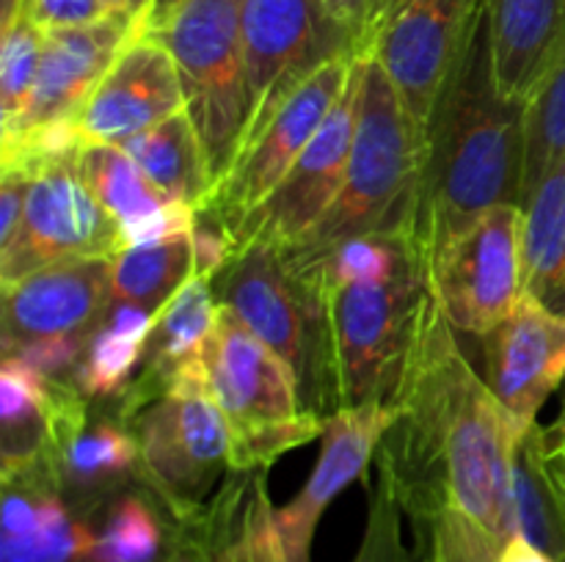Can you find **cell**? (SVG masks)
I'll return each instance as SVG.
<instances>
[{"instance_id":"1","label":"cell","mask_w":565,"mask_h":562,"mask_svg":"<svg viewBox=\"0 0 565 562\" xmlns=\"http://www.w3.org/2000/svg\"><path fill=\"white\" fill-rule=\"evenodd\" d=\"M392 408L375 455L406 516L423 521L450 507L500 545L513 538V452L527 428L467 361L434 292Z\"/></svg>"},{"instance_id":"2","label":"cell","mask_w":565,"mask_h":562,"mask_svg":"<svg viewBox=\"0 0 565 562\" xmlns=\"http://www.w3.org/2000/svg\"><path fill=\"white\" fill-rule=\"evenodd\" d=\"M524 110L502 97L486 11L452 69L425 132V160L408 235L425 259L500 204L522 207Z\"/></svg>"},{"instance_id":"3","label":"cell","mask_w":565,"mask_h":562,"mask_svg":"<svg viewBox=\"0 0 565 562\" xmlns=\"http://www.w3.org/2000/svg\"><path fill=\"white\" fill-rule=\"evenodd\" d=\"M307 292L320 309L307 411L326 419L370 402L395 406L430 298L423 251L414 248L386 281L307 287Z\"/></svg>"},{"instance_id":"4","label":"cell","mask_w":565,"mask_h":562,"mask_svg":"<svg viewBox=\"0 0 565 562\" xmlns=\"http://www.w3.org/2000/svg\"><path fill=\"white\" fill-rule=\"evenodd\" d=\"M425 143L395 86L370 55H362L359 125L345 185L326 218L285 251L296 275L318 268L337 246L375 231H401L414 207Z\"/></svg>"},{"instance_id":"5","label":"cell","mask_w":565,"mask_h":562,"mask_svg":"<svg viewBox=\"0 0 565 562\" xmlns=\"http://www.w3.org/2000/svg\"><path fill=\"white\" fill-rule=\"evenodd\" d=\"M202 361L230 424V472L268 468L285 452L320 439L323 419L303 406L296 369L224 303H218Z\"/></svg>"},{"instance_id":"6","label":"cell","mask_w":565,"mask_h":562,"mask_svg":"<svg viewBox=\"0 0 565 562\" xmlns=\"http://www.w3.org/2000/svg\"><path fill=\"white\" fill-rule=\"evenodd\" d=\"M243 9L246 0H182L149 28L180 72L185 110L207 154L213 187L232 165L248 119L243 72Z\"/></svg>"},{"instance_id":"7","label":"cell","mask_w":565,"mask_h":562,"mask_svg":"<svg viewBox=\"0 0 565 562\" xmlns=\"http://www.w3.org/2000/svg\"><path fill=\"white\" fill-rule=\"evenodd\" d=\"M138 441V474L171 518L202 505L230 472V424L210 391L202 353L182 361L163 389L121 417Z\"/></svg>"},{"instance_id":"8","label":"cell","mask_w":565,"mask_h":562,"mask_svg":"<svg viewBox=\"0 0 565 562\" xmlns=\"http://www.w3.org/2000/svg\"><path fill=\"white\" fill-rule=\"evenodd\" d=\"M356 58L359 55L345 50L315 66L268 116L263 130L241 143L226 174L199 209L213 213L235 235L237 226L279 187L326 116L340 102L356 69Z\"/></svg>"},{"instance_id":"9","label":"cell","mask_w":565,"mask_h":562,"mask_svg":"<svg viewBox=\"0 0 565 562\" xmlns=\"http://www.w3.org/2000/svg\"><path fill=\"white\" fill-rule=\"evenodd\" d=\"M483 11L486 0H386L375 17L362 55L386 72L423 143Z\"/></svg>"},{"instance_id":"10","label":"cell","mask_w":565,"mask_h":562,"mask_svg":"<svg viewBox=\"0 0 565 562\" xmlns=\"http://www.w3.org/2000/svg\"><path fill=\"white\" fill-rule=\"evenodd\" d=\"M522 220L519 204L486 209L428 259V281L450 325L486 336L522 298Z\"/></svg>"},{"instance_id":"11","label":"cell","mask_w":565,"mask_h":562,"mask_svg":"<svg viewBox=\"0 0 565 562\" xmlns=\"http://www.w3.org/2000/svg\"><path fill=\"white\" fill-rule=\"evenodd\" d=\"M77 158L47 160L31 171L25 213L14 240L0 248V281L66 259H114L121 253L119 224L83 182Z\"/></svg>"},{"instance_id":"12","label":"cell","mask_w":565,"mask_h":562,"mask_svg":"<svg viewBox=\"0 0 565 562\" xmlns=\"http://www.w3.org/2000/svg\"><path fill=\"white\" fill-rule=\"evenodd\" d=\"M345 50H351V44L331 22L323 0H246L243 72L248 119L241 143L263 130L268 116L315 66Z\"/></svg>"},{"instance_id":"13","label":"cell","mask_w":565,"mask_h":562,"mask_svg":"<svg viewBox=\"0 0 565 562\" xmlns=\"http://www.w3.org/2000/svg\"><path fill=\"white\" fill-rule=\"evenodd\" d=\"M213 290L215 301L230 306L248 331L296 369L307 406L318 356L320 309L287 268L285 251L265 240L246 242L215 275Z\"/></svg>"},{"instance_id":"14","label":"cell","mask_w":565,"mask_h":562,"mask_svg":"<svg viewBox=\"0 0 565 562\" xmlns=\"http://www.w3.org/2000/svg\"><path fill=\"white\" fill-rule=\"evenodd\" d=\"M362 97V55L356 58L351 83L320 130L303 149L274 193L235 229L237 248L252 240L290 251L326 218L345 185L348 160L359 125Z\"/></svg>"},{"instance_id":"15","label":"cell","mask_w":565,"mask_h":562,"mask_svg":"<svg viewBox=\"0 0 565 562\" xmlns=\"http://www.w3.org/2000/svg\"><path fill=\"white\" fill-rule=\"evenodd\" d=\"M166 562H290L265 468L230 472L213 496L174 516Z\"/></svg>"},{"instance_id":"16","label":"cell","mask_w":565,"mask_h":562,"mask_svg":"<svg viewBox=\"0 0 565 562\" xmlns=\"http://www.w3.org/2000/svg\"><path fill=\"white\" fill-rule=\"evenodd\" d=\"M180 110L185 91L174 58L158 39L138 31L72 121L83 147H121Z\"/></svg>"},{"instance_id":"17","label":"cell","mask_w":565,"mask_h":562,"mask_svg":"<svg viewBox=\"0 0 565 562\" xmlns=\"http://www.w3.org/2000/svg\"><path fill=\"white\" fill-rule=\"evenodd\" d=\"M486 383L524 428L565 378V314L522 292L516 309L483 336Z\"/></svg>"},{"instance_id":"18","label":"cell","mask_w":565,"mask_h":562,"mask_svg":"<svg viewBox=\"0 0 565 562\" xmlns=\"http://www.w3.org/2000/svg\"><path fill=\"white\" fill-rule=\"evenodd\" d=\"M392 419H395V408L381 406V402L342 408L323 419L320 455L307 485L298 490L290 505L276 507V523H279L287 560L312 562V540L320 518L353 479L367 472Z\"/></svg>"},{"instance_id":"19","label":"cell","mask_w":565,"mask_h":562,"mask_svg":"<svg viewBox=\"0 0 565 562\" xmlns=\"http://www.w3.org/2000/svg\"><path fill=\"white\" fill-rule=\"evenodd\" d=\"M114 259H66L3 287L6 353L47 336L92 334L110 309Z\"/></svg>"},{"instance_id":"20","label":"cell","mask_w":565,"mask_h":562,"mask_svg":"<svg viewBox=\"0 0 565 562\" xmlns=\"http://www.w3.org/2000/svg\"><path fill=\"white\" fill-rule=\"evenodd\" d=\"M138 33V20L130 14H110L94 25L66 28L44 33L42 61H39L36 88L25 116L0 141L17 138L20 132L75 119L94 88L99 86L116 55Z\"/></svg>"},{"instance_id":"21","label":"cell","mask_w":565,"mask_h":562,"mask_svg":"<svg viewBox=\"0 0 565 562\" xmlns=\"http://www.w3.org/2000/svg\"><path fill=\"white\" fill-rule=\"evenodd\" d=\"M486 20L497 88L527 105L565 44V0H486Z\"/></svg>"},{"instance_id":"22","label":"cell","mask_w":565,"mask_h":562,"mask_svg":"<svg viewBox=\"0 0 565 562\" xmlns=\"http://www.w3.org/2000/svg\"><path fill=\"white\" fill-rule=\"evenodd\" d=\"M121 149L169 202L191 204L199 209L213 193L207 154L188 110L138 132L121 143Z\"/></svg>"},{"instance_id":"23","label":"cell","mask_w":565,"mask_h":562,"mask_svg":"<svg viewBox=\"0 0 565 562\" xmlns=\"http://www.w3.org/2000/svg\"><path fill=\"white\" fill-rule=\"evenodd\" d=\"M522 292L565 314V160L522 204Z\"/></svg>"},{"instance_id":"24","label":"cell","mask_w":565,"mask_h":562,"mask_svg":"<svg viewBox=\"0 0 565 562\" xmlns=\"http://www.w3.org/2000/svg\"><path fill=\"white\" fill-rule=\"evenodd\" d=\"M154 314L130 303H114L105 314V325L94 331L86 353L75 367V383L88 400L121 395L132 369L143 361Z\"/></svg>"},{"instance_id":"25","label":"cell","mask_w":565,"mask_h":562,"mask_svg":"<svg viewBox=\"0 0 565 562\" xmlns=\"http://www.w3.org/2000/svg\"><path fill=\"white\" fill-rule=\"evenodd\" d=\"M544 428L533 424L513 452V512L516 534L544 549L555 560L565 554V512L544 463Z\"/></svg>"},{"instance_id":"26","label":"cell","mask_w":565,"mask_h":562,"mask_svg":"<svg viewBox=\"0 0 565 562\" xmlns=\"http://www.w3.org/2000/svg\"><path fill=\"white\" fill-rule=\"evenodd\" d=\"M191 275V235L125 248L110 262V303H130L158 314Z\"/></svg>"},{"instance_id":"27","label":"cell","mask_w":565,"mask_h":562,"mask_svg":"<svg viewBox=\"0 0 565 562\" xmlns=\"http://www.w3.org/2000/svg\"><path fill=\"white\" fill-rule=\"evenodd\" d=\"M138 441L121 419L86 424L61 455V488L81 496L105 494L110 485L138 472Z\"/></svg>"},{"instance_id":"28","label":"cell","mask_w":565,"mask_h":562,"mask_svg":"<svg viewBox=\"0 0 565 562\" xmlns=\"http://www.w3.org/2000/svg\"><path fill=\"white\" fill-rule=\"evenodd\" d=\"M77 169L94 198L119 224V240L121 231L141 224L169 202L121 147H83Z\"/></svg>"},{"instance_id":"29","label":"cell","mask_w":565,"mask_h":562,"mask_svg":"<svg viewBox=\"0 0 565 562\" xmlns=\"http://www.w3.org/2000/svg\"><path fill=\"white\" fill-rule=\"evenodd\" d=\"M561 160H565V44L524 110L522 204Z\"/></svg>"},{"instance_id":"30","label":"cell","mask_w":565,"mask_h":562,"mask_svg":"<svg viewBox=\"0 0 565 562\" xmlns=\"http://www.w3.org/2000/svg\"><path fill=\"white\" fill-rule=\"evenodd\" d=\"M94 529L47 490L31 532L0 538V562H88Z\"/></svg>"},{"instance_id":"31","label":"cell","mask_w":565,"mask_h":562,"mask_svg":"<svg viewBox=\"0 0 565 562\" xmlns=\"http://www.w3.org/2000/svg\"><path fill=\"white\" fill-rule=\"evenodd\" d=\"M171 538L143 496L125 494L110 505L105 523L94 529L88 562H160Z\"/></svg>"},{"instance_id":"32","label":"cell","mask_w":565,"mask_h":562,"mask_svg":"<svg viewBox=\"0 0 565 562\" xmlns=\"http://www.w3.org/2000/svg\"><path fill=\"white\" fill-rule=\"evenodd\" d=\"M42 47L44 31L25 14L3 28V47H0V110H3L0 127H3V136L20 125L31 105Z\"/></svg>"},{"instance_id":"33","label":"cell","mask_w":565,"mask_h":562,"mask_svg":"<svg viewBox=\"0 0 565 562\" xmlns=\"http://www.w3.org/2000/svg\"><path fill=\"white\" fill-rule=\"evenodd\" d=\"M406 518L395 490L379 477L375 488L370 490L367 523L353 562H430L423 534L414 532L417 534L414 545L406 540Z\"/></svg>"},{"instance_id":"34","label":"cell","mask_w":565,"mask_h":562,"mask_svg":"<svg viewBox=\"0 0 565 562\" xmlns=\"http://www.w3.org/2000/svg\"><path fill=\"white\" fill-rule=\"evenodd\" d=\"M412 527L423 534L430 562H497L500 543L450 507L423 521H412Z\"/></svg>"},{"instance_id":"35","label":"cell","mask_w":565,"mask_h":562,"mask_svg":"<svg viewBox=\"0 0 565 562\" xmlns=\"http://www.w3.org/2000/svg\"><path fill=\"white\" fill-rule=\"evenodd\" d=\"M191 242L193 275H204V279H215L237 253V242L230 226L221 218H215L213 213H207V209H196Z\"/></svg>"},{"instance_id":"36","label":"cell","mask_w":565,"mask_h":562,"mask_svg":"<svg viewBox=\"0 0 565 562\" xmlns=\"http://www.w3.org/2000/svg\"><path fill=\"white\" fill-rule=\"evenodd\" d=\"M22 14L36 22L44 33L66 31V28L94 25L110 14H119L108 0H25Z\"/></svg>"},{"instance_id":"37","label":"cell","mask_w":565,"mask_h":562,"mask_svg":"<svg viewBox=\"0 0 565 562\" xmlns=\"http://www.w3.org/2000/svg\"><path fill=\"white\" fill-rule=\"evenodd\" d=\"M92 334H66V336H47V339L28 342V345L17 347V350L6 353V356H17L33 369L44 375L58 378L64 369H72L81 364L83 353H86Z\"/></svg>"},{"instance_id":"38","label":"cell","mask_w":565,"mask_h":562,"mask_svg":"<svg viewBox=\"0 0 565 562\" xmlns=\"http://www.w3.org/2000/svg\"><path fill=\"white\" fill-rule=\"evenodd\" d=\"M384 3L386 0H323L331 22L340 28L356 55L364 53V44H367L375 17L384 9Z\"/></svg>"},{"instance_id":"39","label":"cell","mask_w":565,"mask_h":562,"mask_svg":"<svg viewBox=\"0 0 565 562\" xmlns=\"http://www.w3.org/2000/svg\"><path fill=\"white\" fill-rule=\"evenodd\" d=\"M497 562H557L555 556L546 554L535 543H530L524 534H513L497 551Z\"/></svg>"},{"instance_id":"40","label":"cell","mask_w":565,"mask_h":562,"mask_svg":"<svg viewBox=\"0 0 565 562\" xmlns=\"http://www.w3.org/2000/svg\"><path fill=\"white\" fill-rule=\"evenodd\" d=\"M180 3H182V0H152V3H149V9H147V14H143V20L138 22V28L154 25V22L163 20V17L169 14V11H174Z\"/></svg>"},{"instance_id":"41","label":"cell","mask_w":565,"mask_h":562,"mask_svg":"<svg viewBox=\"0 0 565 562\" xmlns=\"http://www.w3.org/2000/svg\"><path fill=\"white\" fill-rule=\"evenodd\" d=\"M544 439L550 446H565V411L555 424L544 428Z\"/></svg>"},{"instance_id":"42","label":"cell","mask_w":565,"mask_h":562,"mask_svg":"<svg viewBox=\"0 0 565 562\" xmlns=\"http://www.w3.org/2000/svg\"><path fill=\"white\" fill-rule=\"evenodd\" d=\"M108 6L119 14H130V17H141V9H138V0H108Z\"/></svg>"},{"instance_id":"43","label":"cell","mask_w":565,"mask_h":562,"mask_svg":"<svg viewBox=\"0 0 565 562\" xmlns=\"http://www.w3.org/2000/svg\"><path fill=\"white\" fill-rule=\"evenodd\" d=\"M149 3H152V0H138V9H141V17H138V22H141V20H143V14H147Z\"/></svg>"},{"instance_id":"44","label":"cell","mask_w":565,"mask_h":562,"mask_svg":"<svg viewBox=\"0 0 565 562\" xmlns=\"http://www.w3.org/2000/svg\"><path fill=\"white\" fill-rule=\"evenodd\" d=\"M557 562H565V554H563V556H561V560H557Z\"/></svg>"}]
</instances>
